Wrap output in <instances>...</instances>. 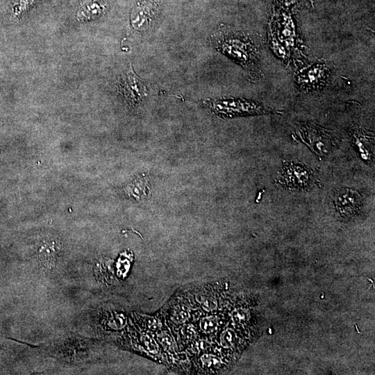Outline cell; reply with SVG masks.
<instances>
[{"label":"cell","instance_id":"obj_1","mask_svg":"<svg viewBox=\"0 0 375 375\" xmlns=\"http://www.w3.org/2000/svg\"><path fill=\"white\" fill-rule=\"evenodd\" d=\"M216 49L247 69L251 76H262L259 68V53L251 39L240 30L221 28L212 37Z\"/></svg>","mask_w":375,"mask_h":375},{"label":"cell","instance_id":"obj_9","mask_svg":"<svg viewBox=\"0 0 375 375\" xmlns=\"http://www.w3.org/2000/svg\"><path fill=\"white\" fill-rule=\"evenodd\" d=\"M352 142L360 158L369 162L374 155V137L365 131L358 128L353 131Z\"/></svg>","mask_w":375,"mask_h":375},{"label":"cell","instance_id":"obj_14","mask_svg":"<svg viewBox=\"0 0 375 375\" xmlns=\"http://www.w3.org/2000/svg\"><path fill=\"white\" fill-rule=\"evenodd\" d=\"M176 328L178 337L182 341L183 345L190 346L199 338L197 329L193 324L186 323Z\"/></svg>","mask_w":375,"mask_h":375},{"label":"cell","instance_id":"obj_11","mask_svg":"<svg viewBox=\"0 0 375 375\" xmlns=\"http://www.w3.org/2000/svg\"><path fill=\"white\" fill-rule=\"evenodd\" d=\"M105 6L98 0H81L76 10V18L79 21L94 19L104 12Z\"/></svg>","mask_w":375,"mask_h":375},{"label":"cell","instance_id":"obj_13","mask_svg":"<svg viewBox=\"0 0 375 375\" xmlns=\"http://www.w3.org/2000/svg\"><path fill=\"white\" fill-rule=\"evenodd\" d=\"M198 365L203 372H215L220 369L222 366V362L219 357L208 351L203 353L198 358Z\"/></svg>","mask_w":375,"mask_h":375},{"label":"cell","instance_id":"obj_8","mask_svg":"<svg viewBox=\"0 0 375 375\" xmlns=\"http://www.w3.org/2000/svg\"><path fill=\"white\" fill-rule=\"evenodd\" d=\"M157 7L153 2L144 1L137 5L131 12V22L138 30L148 28L155 18Z\"/></svg>","mask_w":375,"mask_h":375},{"label":"cell","instance_id":"obj_15","mask_svg":"<svg viewBox=\"0 0 375 375\" xmlns=\"http://www.w3.org/2000/svg\"><path fill=\"white\" fill-rule=\"evenodd\" d=\"M156 333H158L156 340L163 350L172 353L177 351L174 339L167 331L162 328Z\"/></svg>","mask_w":375,"mask_h":375},{"label":"cell","instance_id":"obj_12","mask_svg":"<svg viewBox=\"0 0 375 375\" xmlns=\"http://www.w3.org/2000/svg\"><path fill=\"white\" fill-rule=\"evenodd\" d=\"M326 70L322 63H317L299 74L298 82L301 85L315 86L323 80Z\"/></svg>","mask_w":375,"mask_h":375},{"label":"cell","instance_id":"obj_10","mask_svg":"<svg viewBox=\"0 0 375 375\" xmlns=\"http://www.w3.org/2000/svg\"><path fill=\"white\" fill-rule=\"evenodd\" d=\"M222 314L210 312L209 315L204 313V316L199 317L197 329L202 340L211 338L219 329L223 320Z\"/></svg>","mask_w":375,"mask_h":375},{"label":"cell","instance_id":"obj_6","mask_svg":"<svg viewBox=\"0 0 375 375\" xmlns=\"http://www.w3.org/2000/svg\"><path fill=\"white\" fill-rule=\"evenodd\" d=\"M333 202L338 212L344 217L356 215L362 205L360 193L354 189L342 188L337 190L333 197Z\"/></svg>","mask_w":375,"mask_h":375},{"label":"cell","instance_id":"obj_3","mask_svg":"<svg viewBox=\"0 0 375 375\" xmlns=\"http://www.w3.org/2000/svg\"><path fill=\"white\" fill-rule=\"evenodd\" d=\"M207 105L221 117L265 115L273 112L270 108L244 99H208Z\"/></svg>","mask_w":375,"mask_h":375},{"label":"cell","instance_id":"obj_5","mask_svg":"<svg viewBox=\"0 0 375 375\" xmlns=\"http://www.w3.org/2000/svg\"><path fill=\"white\" fill-rule=\"evenodd\" d=\"M122 77L119 90L131 106L142 103L148 96V89L144 81L133 72L132 67Z\"/></svg>","mask_w":375,"mask_h":375},{"label":"cell","instance_id":"obj_2","mask_svg":"<svg viewBox=\"0 0 375 375\" xmlns=\"http://www.w3.org/2000/svg\"><path fill=\"white\" fill-rule=\"evenodd\" d=\"M276 181L290 190H308L322 187L318 172L301 162H284Z\"/></svg>","mask_w":375,"mask_h":375},{"label":"cell","instance_id":"obj_7","mask_svg":"<svg viewBox=\"0 0 375 375\" xmlns=\"http://www.w3.org/2000/svg\"><path fill=\"white\" fill-rule=\"evenodd\" d=\"M166 309L167 321L176 328L186 324L191 317V304L188 300H182V296L172 299Z\"/></svg>","mask_w":375,"mask_h":375},{"label":"cell","instance_id":"obj_4","mask_svg":"<svg viewBox=\"0 0 375 375\" xmlns=\"http://www.w3.org/2000/svg\"><path fill=\"white\" fill-rule=\"evenodd\" d=\"M296 138L306 144L317 156L323 158L336 145L333 134L312 123L299 124L296 127Z\"/></svg>","mask_w":375,"mask_h":375}]
</instances>
